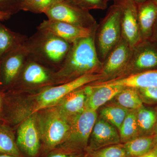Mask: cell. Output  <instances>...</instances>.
<instances>
[{
    "instance_id": "cell-1",
    "label": "cell",
    "mask_w": 157,
    "mask_h": 157,
    "mask_svg": "<svg viewBox=\"0 0 157 157\" xmlns=\"http://www.w3.org/2000/svg\"><path fill=\"white\" fill-rule=\"evenodd\" d=\"M96 31L89 36L77 39L71 44L61 67L54 73V80L64 83L86 74L101 73L103 63L96 50Z\"/></svg>"
},
{
    "instance_id": "cell-2",
    "label": "cell",
    "mask_w": 157,
    "mask_h": 157,
    "mask_svg": "<svg viewBox=\"0 0 157 157\" xmlns=\"http://www.w3.org/2000/svg\"><path fill=\"white\" fill-rule=\"evenodd\" d=\"M72 43L46 31L37 29L23 44L32 59L48 67H61Z\"/></svg>"
},
{
    "instance_id": "cell-3",
    "label": "cell",
    "mask_w": 157,
    "mask_h": 157,
    "mask_svg": "<svg viewBox=\"0 0 157 157\" xmlns=\"http://www.w3.org/2000/svg\"><path fill=\"white\" fill-rule=\"evenodd\" d=\"M121 5L115 2L109 7L105 17L98 24L95 43L98 58L102 63L121 39Z\"/></svg>"
},
{
    "instance_id": "cell-4",
    "label": "cell",
    "mask_w": 157,
    "mask_h": 157,
    "mask_svg": "<svg viewBox=\"0 0 157 157\" xmlns=\"http://www.w3.org/2000/svg\"><path fill=\"white\" fill-rule=\"evenodd\" d=\"M37 124L43 141L49 147L56 146L67 138L70 129L69 118L59 108H50L39 117Z\"/></svg>"
},
{
    "instance_id": "cell-5",
    "label": "cell",
    "mask_w": 157,
    "mask_h": 157,
    "mask_svg": "<svg viewBox=\"0 0 157 157\" xmlns=\"http://www.w3.org/2000/svg\"><path fill=\"white\" fill-rule=\"evenodd\" d=\"M156 70L157 43L150 39L142 40L132 48L128 63L116 78Z\"/></svg>"
},
{
    "instance_id": "cell-6",
    "label": "cell",
    "mask_w": 157,
    "mask_h": 157,
    "mask_svg": "<svg viewBox=\"0 0 157 157\" xmlns=\"http://www.w3.org/2000/svg\"><path fill=\"white\" fill-rule=\"evenodd\" d=\"M48 19L62 21L85 29L98 25L89 11L82 9L67 0L55 4L44 12Z\"/></svg>"
},
{
    "instance_id": "cell-7",
    "label": "cell",
    "mask_w": 157,
    "mask_h": 157,
    "mask_svg": "<svg viewBox=\"0 0 157 157\" xmlns=\"http://www.w3.org/2000/svg\"><path fill=\"white\" fill-rule=\"evenodd\" d=\"M102 79L103 76L101 73H92L66 83L46 88L37 97L36 104L33 112L47 108L78 89L95 82L101 81Z\"/></svg>"
},
{
    "instance_id": "cell-8",
    "label": "cell",
    "mask_w": 157,
    "mask_h": 157,
    "mask_svg": "<svg viewBox=\"0 0 157 157\" xmlns=\"http://www.w3.org/2000/svg\"><path fill=\"white\" fill-rule=\"evenodd\" d=\"M132 48L122 37L103 62L101 73L102 81H105L116 78L124 70L128 61L132 53Z\"/></svg>"
},
{
    "instance_id": "cell-9",
    "label": "cell",
    "mask_w": 157,
    "mask_h": 157,
    "mask_svg": "<svg viewBox=\"0 0 157 157\" xmlns=\"http://www.w3.org/2000/svg\"><path fill=\"white\" fill-rule=\"evenodd\" d=\"M97 117V111L85 108L82 112L69 118L70 129L67 139L78 145H86Z\"/></svg>"
},
{
    "instance_id": "cell-10",
    "label": "cell",
    "mask_w": 157,
    "mask_h": 157,
    "mask_svg": "<svg viewBox=\"0 0 157 157\" xmlns=\"http://www.w3.org/2000/svg\"><path fill=\"white\" fill-rule=\"evenodd\" d=\"M121 8L122 37L132 48L141 41L137 16V5L132 0L118 2Z\"/></svg>"
},
{
    "instance_id": "cell-11",
    "label": "cell",
    "mask_w": 157,
    "mask_h": 157,
    "mask_svg": "<svg viewBox=\"0 0 157 157\" xmlns=\"http://www.w3.org/2000/svg\"><path fill=\"white\" fill-rule=\"evenodd\" d=\"M78 27L62 21L45 20L37 27V29L49 32L65 41L72 43L80 38L89 36L97 30Z\"/></svg>"
},
{
    "instance_id": "cell-12",
    "label": "cell",
    "mask_w": 157,
    "mask_h": 157,
    "mask_svg": "<svg viewBox=\"0 0 157 157\" xmlns=\"http://www.w3.org/2000/svg\"><path fill=\"white\" fill-rule=\"evenodd\" d=\"M36 119L33 116L25 120L17 131L18 146L30 156H35L40 147V134Z\"/></svg>"
},
{
    "instance_id": "cell-13",
    "label": "cell",
    "mask_w": 157,
    "mask_h": 157,
    "mask_svg": "<svg viewBox=\"0 0 157 157\" xmlns=\"http://www.w3.org/2000/svg\"><path fill=\"white\" fill-rule=\"evenodd\" d=\"M28 58V52L23 45L11 51L1 61L2 79L4 84H11L17 78Z\"/></svg>"
},
{
    "instance_id": "cell-14",
    "label": "cell",
    "mask_w": 157,
    "mask_h": 157,
    "mask_svg": "<svg viewBox=\"0 0 157 157\" xmlns=\"http://www.w3.org/2000/svg\"><path fill=\"white\" fill-rule=\"evenodd\" d=\"M90 137L91 148L94 150L121 142L115 127L101 118L96 121Z\"/></svg>"
},
{
    "instance_id": "cell-15",
    "label": "cell",
    "mask_w": 157,
    "mask_h": 157,
    "mask_svg": "<svg viewBox=\"0 0 157 157\" xmlns=\"http://www.w3.org/2000/svg\"><path fill=\"white\" fill-rule=\"evenodd\" d=\"M91 84L94 86H118L125 88H157V70L136 73L107 81L95 82Z\"/></svg>"
},
{
    "instance_id": "cell-16",
    "label": "cell",
    "mask_w": 157,
    "mask_h": 157,
    "mask_svg": "<svg viewBox=\"0 0 157 157\" xmlns=\"http://www.w3.org/2000/svg\"><path fill=\"white\" fill-rule=\"evenodd\" d=\"M118 86H94L90 84L85 86L87 95L86 108L93 111L113 99L124 88Z\"/></svg>"
},
{
    "instance_id": "cell-17",
    "label": "cell",
    "mask_w": 157,
    "mask_h": 157,
    "mask_svg": "<svg viewBox=\"0 0 157 157\" xmlns=\"http://www.w3.org/2000/svg\"><path fill=\"white\" fill-rule=\"evenodd\" d=\"M48 68L28 58L20 74L23 84L26 86H39L54 80Z\"/></svg>"
},
{
    "instance_id": "cell-18",
    "label": "cell",
    "mask_w": 157,
    "mask_h": 157,
    "mask_svg": "<svg viewBox=\"0 0 157 157\" xmlns=\"http://www.w3.org/2000/svg\"><path fill=\"white\" fill-rule=\"evenodd\" d=\"M137 16L141 41L150 39L157 18V4L149 0L137 5Z\"/></svg>"
},
{
    "instance_id": "cell-19",
    "label": "cell",
    "mask_w": 157,
    "mask_h": 157,
    "mask_svg": "<svg viewBox=\"0 0 157 157\" xmlns=\"http://www.w3.org/2000/svg\"><path fill=\"white\" fill-rule=\"evenodd\" d=\"M84 86L70 93L62 100L59 109L68 117L76 115L85 109L87 95Z\"/></svg>"
},
{
    "instance_id": "cell-20",
    "label": "cell",
    "mask_w": 157,
    "mask_h": 157,
    "mask_svg": "<svg viewBox=\"0 0 157 157\" xmlns=\"http://www.w3.org/2000/svg\"><path fill=\"white\" fill-rule=\"evenodd\" d=\"M25 35L12 32L0 24V61L15 48L24 44Z\"/></svg>"
},
{
    "instance_id": "cell-21",
    "label": "cell",
    "mask_w": 157,
    "mask_h": 157,
    "mask_svg": "<svg viewBox=\"0 0 157 157\" xmlns=\"http://www.w3.org/2000/svg\"><path fill=\"white\" fill-rule=\"evenodd\" d=\"M135 112L139 137L155 135L157 119L155 108L146 107L143 105Z\"/></svg>"
},
{
    "instance_id": "cell-22",
    "label": "cell",
    "mask_w": 157,
    "mask_h": 157,
    "mask_svg": "<svg viewBox=\"0 0 157 157\" xmlns=\"http://www.w3.org/2000/svg\"><path fill=\"white\" fill-rule=\"evenodd\" d=\"M155 135L140 136L123 144L127 157H140L151 151L154 147Z\"/></svg>"
},
{
    "instance_id": "cell-23",
    "label": "cell",
    "mask_w": 157,
    "mask_h": 157,
    "mask_svg": "<svg viewBox=\"0 0 157 157\" xmlns=\"http://www.w3.org/2000/svg\"><path fill=\"white\" fill-rule=\"evenodd\" d=\"M113 99L114 104L130 110H137L144 105L136 88H124Z\"/></svg>"
},
{
    "instance_id": "cell-24",
    "label": "cell",
    "mask_w": 157,
    "mask_h": 157,
    "mask_svg": "<svg viewBox=\"0 0 157 157\" xmlns=\"http://www.w3.org/2000/svg\"><path fill=\"white\" fill-rule=\"evenodd\" d=\"M130 110L114 104L104 107L100 112V117L119 130Z\"/></svg>"
},
{
    "instance_id": "cell-25",
    "label": "cell",
    "mask_w": 157,
    "mask_h": 157,
    "mask_svg": "<svg viewBox=\"0 0 157 157\" xmlns=\"http://www.w3.org/2000/svg\"><path fill=\"white\" fill-rule=\"evenodd\" d=\"M136 110H130L119 129L121 141L126 143L139 137Z\"/></svg>"
},
{
    "instance_id": "cell-26",
    "label": "cell",
    "mask_w": 157,
    "mask_h": 157,
    "mask_svg": "<svg viewBox=\"0 0 157 157\" xmlns=\"http://www.w3.org/2000/svg\"><path fill=\"white\" fill-rule=\"evenodd\" d=\"M0 153L19 156V150L11 132L6 128L0 126Z\"/></svg>"
},
{
    "instance_id": "cell-27",
    "label": "cell",
    "mask_w": 157,
    "mask_h": 157,
    "mask_svg": "<svg viewBox=\"0 0 157 157\" xmlns=\"http://www.w3.org/2000/svg\"><path fill=\"white\" fill-rule=\"evenodd\" d=\"M64 0H28L22 10L36 13H44L47 9Z\"/></svg>"
},
{
    "instance_id": "cell-28",
    "label": "cell",
    "mask_w": 157,
    "mask_h": 157,
    "mask_svg": "<svg viewBox=\"0 0 157 157\" xmlns=\"http://www.w3.org/2000/svg\"><path fill=\"white\" fill-rule=\"evenodd\" d=\"M91 157H127L123 144H113L95 150Z\"/></svg>"
},
{
    "instance_id": "cell-29",
    "label": "cell",
    "mask_w": 157,
    "mask_h": 157,
    "mask_svg": "<svg viewBox=\"0 0 157 157\" xmlns=\"http://www.w3.org/2000/svg\"><path fill=\"white\" fill-rule=\"evenodd\" d=\"M82 9L90 10H105L107 8L106 0H67Z\"/></svg>"
},
{
    "instance_id": "cell-30",
    "label": "cell",
    "mask_w": 157,
    "mask_h": 157,
    "mask_svg": "<svg viewBox=\"0 0 157 157\" xmlns=\"http://www.w3.org/2000/svg\"><path fill=\"white\" fill-rule=\"evenodd\" d=\"M137 89L143 104H157V88L150 87Z\"/></svg>"
},
{
    "instance_id": "cell-31",
    "label": "cell",
    "mask_w": 157,
    "mask_h": 157,
    "mask_svg": "<svg viewBox=\"0 0 157 157\" xmlns=\"http://www.w3.org/2000/svg\"><path fill=\"white\" fill-rule=\"evenodd\" d=\"M14 0H0V11H6L12 14L16 9H20L19 5L14 2ZM21 4L19 0H14ZM21 5V4H20Z\"/></svg>"
},
{
    "instance_id": "cell-32",
    "label": "cell",
    "mask_w": 157,
    "mask_h": 157,
    "mask_svg": "<svg viewBox=\"0 0 157 157\" xmlns=\"http://www.w3.org/2000/svg\"><path fill=\"white\" fill-rule=\"evenodd\" d=\"M150 39L157 43V18L153 31L152 35Z\"/></svg>"
},
{
    "instance_id": "cell-33",
    "label": "cell",
    "mask_w": 157,
    "mask_h": 157,
    "mask_svg": "<svg viewBox=\"0 0 157 157\" xmlns=\"http://www.w3.org/2000/svg\"><path fill=\"white\" fill-rule=\"evenodd\" d=\"M11 13L6 11H0V20L8 19L11 16Z\"/></svg>"
},
{
    "instance_id": "cell-34",
    "label": "cell",
    "mask_w": 157,
    "mask_h": 157,
    "mask_svg": "<svg viewBox=\"0 0 157 157\" xmlns=\"http://www.w3.org/2000/svg\"><path fill=\"white\" fill-rule=\"evenodd\" d=\"M140 157H157V149L153 148L146 154Z\"/></svg>"
},
{
    "instance_id": "cell-35",
    "label": "cell",
    "mask_w": 157,
    "mask_h": 157,
    "mask_svg": "<svg viewBox=\"0 0 157 157\" xmlns=\"http://www.w3.org/2000/svg\"><path fill=\"white\" fill-rule=\"evenodd\" d=\"M48 157H74L71 156L67 155L64 154H55L52 155Z\"/></svg>"
},
{
    "instance_id": "cell-36",
    "label": "cell",
    "mask_w": 157,
    "mask_h": 157,
    "mask_svg": "<svg viewBox=\"0 0 157 157\" xmlns=\"http://www.w3.org/2000/svg\"><path fill=\"white\" fill-rule=\"evenodd\" d=\"M137 5L147 2L149 0H132Z\"/></svg>"
},
{
    "instance_id": "cell-37",
    "label": "cell",
    "mask_w": 157,
    "mask_h": 157,
    "mask_svg": "<svg viewBox=\"0 0 157 157\" xmlns=\"http://www.w3.org/2000/svg\"><path fill=\"white\" fill-rule=\"evenodd\" d=\"M21 3V9H22L23 6L25 5V3L27 2L28 0H19Z\"/></svg>"
},
{
    "instance_id": "cell-38",
    "label": "cell",
    "mask_w": 157,
    "mask_h": 157,
    "mask_svg": "<svg viewBox=\"0 0 157 157\" xmlns=\"http://www.w3.org/2000/svg\"><path fill=\"white\" fill-rule=\"evenodd\" d=\"M153 148L157 149V134L155 135L154 147Z\"/></svg>"
},
{
    "instance_id": "cell-39",
    "label": "cell",
    "mask_w": 157,
    "mask_h": 157,
    "mask_svg": "<svg viewBox=\"0 0 157 157\" xmlns=\"http://www.w3.org/2000/svg\"><path fill=\"white\" fill-rule=\"evenodd\" d=\"M0 157H17L11 155L5 154H0Z\"/></svg>"
},
{
    "instance_id": "cell-40",
    "label": "cell",
    "mask_w": 157,
    "mask_h": 157,
    "mask_svg": "<svg viewBox=\"0 0 157 157\" xmlns=\"http://www.w3.org/2000/svg\"><path fill=\"white\" fill-rule=\"evenodd\" d=\"M155 109H156L157 112V106L155 107ZM157 134V119L156 121V123L155 126V130H154V134L155 135V134Z\"/></svg>"
},
{
    "instance_id": "cell-41",
    "label": "cell",
    "mask_w": 157,
    "mask_h": 157,
    "mask_svg": "<svg viewBox=\"0 0 157 157\" xmlns=\"http://www.w3.org/2000/svg\"><path fill=\"white\" fill-rule=\"evenodd\" d=\"M109 1H113L115 2H121V1H123V0H106L107 2Z\"/></svg>"
},
{
    "instance_id": "cell-42",
    "label": "cell",
    "mask_w": 157,
    "mask_h": 157,
    "mask_svg": "<svg viewBox=\"0 0 157 157\" xmlns=\"http://www.w3.org/2000/svg\"><path fill=\"white\" fill-rule=\"evenodd\" d=\"M1 107H2V100H1V97H0V111H1Z\"/></svg>"
},
{
    "instance_id": "cell-43",
    "label": "cell",
    "mask_w": 157,
    "mask_h": 157,
    "mask_svg": "<svg viewBox=\"0 0 157 157\" xmlns=\"http://www.w3.org/2000/svg\"><path fill=\"white\" fill-rule=\"evenodd\" d=\"M152 1H153V2H154L155 3H156L157 4V0H152Z\"/></svg>"
},
{
    "instance_id": "cell-44",
    "label": "cell",
    "mask_w": 157,
    "mask_h": 157,
    "mask_svg": "<svg viewBox=\"0 0 157 157\" xmlns=\"http://www.w3.org/2000/svg\"></svg>"
}]
</instances>
